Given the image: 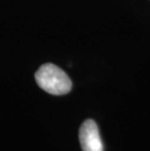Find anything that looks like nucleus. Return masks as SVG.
<instances>
[{"label":"nucleus","instance_id":"nucleus-1","mask_svg":"<svg viewBox=\"0 0 150 151\" xmlns=\"http://www.w3.org/2000/svg\"><path fill=\"white\" fill-rule=\"evenodd\" d=\"M37 85L51 95L62 96L70 92L72 88L68 75L53 63H45L35 73Z\"/></svg>","mask_w":150,"mask_h":151},{"label":"nucleus","instance_id":"nucleus-2","mask_svg":"<svg viewBox=\"0 0 150 151\" xmlns=\"http://www.w3.org/2000/svg\"><path fill=\"white\" fill-rule=\"evenodd\" d=\"M79 139L83 151H103L98 125L94 120L88 119L79 130Z\"/></svg>","mask_w":150,"mask_h":151}]
</instances>
